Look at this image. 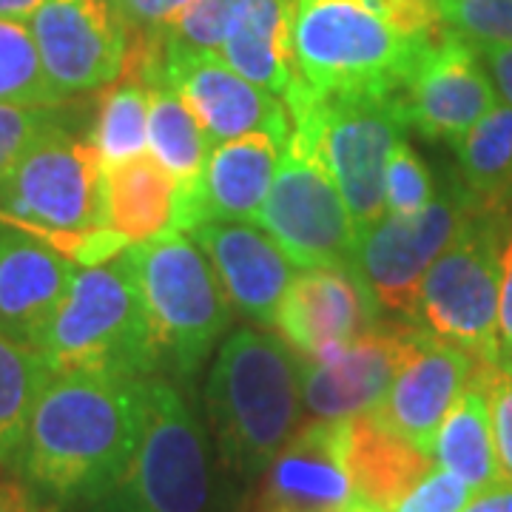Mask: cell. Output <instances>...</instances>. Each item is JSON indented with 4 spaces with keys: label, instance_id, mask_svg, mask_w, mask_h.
<instances>
[{
    "label": "cell",
    "instance_id": "obj_36",
    "mask_svg": "<svg viewBox=\"0 0 512 512\" xmlns=\"http://www.w3.org/2000/svg\"><path fill=\"white\" fill-rule=\"evenodd\" d=\"M470 498L473 490L461 478L433 464L390 512H461Z\"/></svg>",
    "mask_w": 512,
    "mask_h": 512
},
{
    "label": "cell",
    "instance_id": "obj_22",
    "mask_svg": "<svg viewBox=\"0 0 512 512\" xmlns=\"http://www.w3.org/2000/svg\"><path fill=\"white\" fill-rule=\"evenodd\" d=\"M177 214L180 185L151 151L106 165V228L126 245L180 231Z\"/></svg>",
    "mask_w": 512,
    "mask_h": 512
},
{
    "label": "cell",
    "instance_id": "obj_23",
    "mask_svg": "<svg viewBox=\"0 0 512 512\" xmlns=\"http://www.w3.org/2000/svg\"><path fill=\"white\" fill-rule=\"evenodd\" d=\"M296 0H248L222 40V60L245 80L288 97L296 83L293 57Z\"/></svg>",
    "mask_w": 512,
    "mask_h": 512
},
{
    "label": "cell",
    "instance_id": "obj_3",
    "mask_svg": "<svg viewBox=\"0 0 512 512\" xmlns=\"http://www.w3.org/2000/svg\"><path fill=\"white\" fill-rule=\"evenodd\" d=\"M433 37L402 29L387 0H296L293 12L296 74L319 94H399Z\"/></svg>",
    "mask_w": 512,
    "mask_h": 512
},
{
    "label": "cell",
    "instance_id": "obj_28",
    "mask_svg": "<svg viewBox=\"0 0 512 512\" xmlns=\"http://www.w3.org/2000/svg\"><path fill=\"white\" fill-rule=\"evenodd\" d=\"M52 370L37 348L0 333V467H12L37 396Z\"/></svg>",
    "mask_w": 512,
    "mask_h": 512
},
{
    "label": "cell",
    "instance_id": "obj_24",
    "mask_svg": "<svg viewBox=\"0 0 512 512\" xmlns=\"http://www.w3.org/2000/svg\"><path fill=\"white\" fill-rule=\"evenodd\" d=\"M433 464L430 453L390 430L376 410L348 419V470L367 504L390 512Z\"/></svg>",
    "mask_w": 512,
    "mask_h": 512
},
{
    "label": "cell",
    "instance_id": "obj_25",
    "mask_svg": "<svg viewBox=\"0 0 512 512\" xmlns=\"http://www.w3.org/2000/svg\"><path fill=\"white\" fill-rule=\"evenodd\" d=\"M211 137L168 83L148 86V151L180 185L177 228L191 231L202 220V171L211 157Z\"/></svg>",
    "mask_w": 512,
    "mask_h": 512
},
{
    "label": "cell",
    "instance_id": "obj_16",
    "mask_svg": "<svg viewBox=\"0 0 512 512\" xmlns=\"http://www.w3.org/2000/svg\"><path fill=\"white\" fill-rule=\"evenodd\" d=\"M353 501L348 421L311 419L268 464L248 512H342Z\"/></svg>",
    "mask_w": 512,
    "mask_h": 512
},
{
    "label": "cell",
    "instance_id": "obj_26",
    "mask_svg": "<svg viewBox=\"0 0 512 512\" xmlns=\"http://www.w3.org/2000/svg\"><path fill=\"white\" fill-rule=\"evenodd\" d=\"M433 461L447 473L461 478L473 493L501 481L495 461L487 387L481 382L478 370L441 421L433 441Z\"/></svg>",
    "mask_w": 512,
    "mask_h": 512
},
{
    "label": "cell",
    "instance_id": "obj_31",
    "mask_svg": "<svg viewBox=\"0 0 512 512\" xmlns=\"http://www.w3.org/2000/svg\"><path fill=\"white\" fill-rule=\"evenodd\" d=\"M436 194V180L419 157V151L407 146V140L399 143L384 171V214H419L421 208L436 200Z\"/></svg>",
    "mask_w": 512,
    "mask_h": 512
},
{
    "label": "cell",
    "instance_id": "obj_38",
    "mask_svg": "<svg viewBox=\"0 0 512 512\" xmlns=\"http://www.w3.org/2000/svg\"><path fill=\"white\" fill-rule=\"evenodd\" d=\"M498 362L512 353V205L504 211L498 259Z\"/></svg>",
    "mask_w": 512,
    "mask_h": 512
},
{
    "label": "cell",
    "instance_id": "obj_1",
    "mask_svg": "<svg viewBox=\"0 0 512 512\" xmlns=\"http://www.w3.org/2000/svg\"><path fill=\"white\" fill-rule=\"evenodd\" d=\"M146 379L66 370L37 396L9 473L49 510H89L140 439Z\"/></svg>",
    "mask_w": 512,
    "mask_h": 512
},
{
    "label": "cell",
    "instance_id": "obj_13",
    "mask_svg": "<svg viewBox=\"0 0 512 512\" xmlns=\"http://www.w3.org/2000/svg\"><path fill=\"white\" fill-rule=\"evenodd\" d=\"M29 23L49 83L63 100L123 77L128 32L109 0H43Z\"/></svg>",
    "mask_w": 512,
    "mask_h": 512
},
{
    "label": "cell",
    "instance_id": "obj_5",
    "mask_svg": "<svg viewBox=\"0 0 512 512\" xmlns=\"http://www.w3.org/2000/svg\"><path fill=\"white\" fill-rule=\"evenodd\" d=\"M299 134L328 168L356 234L384 217V171L407 134L399 94L311 92L299 77L285 97Z\"/></svg>",
    "mask_w": 512,
    "mask_h": 512
},
{
    "label": "cell",
    "instance_id": "obj_42",
    "mask_svg": "<svg viewBox=\"0 0 512 512\" xmlns=\"http://www.w3.org/2000/svg\"><path fill=\"white\" fill-rule=\"evenodd\" d=\"M40 3L43 0H0V18L26 23L40 9Z\"/></svg>",
    "mask_w": 512,
    "mask_h": 512
},
{
    "label": "cell",
    "instance_id": "obj_7",
    "mask_svg": "<svg viewBox=\"0 0 512 512\" xmlns=\"http://www.w3.org/2000/svg\"><path fill=\"white\" fill-rule=\"evenodd\" d=\"M214 493V458L191 404L168 376H148L134 453L86 512H211Z\"/></svg>",
    "mask_w": 512,
    "mask_h": 512
},
{
    "label": "cell",
    "instance_id": "obj_12",
    "mask_svg": "<svg viewBox=\"0 0 512 512\" xmlns=\"http://www.w3.org/2000/svg\"><path fill=\"white\" fill-rule=\"evenodd\" d=\"M160 80L183 97L211 143H225L251 131H265L288 146L293 120L288 103L234 72L220 52L165 43Z\"/></svg>",
    "mask_w": 512,
    "mask_h": 512
},
{
    "label": "cell",
    "instance_id": "obj_34",
    "mask_svg": "<svg viewBox=\"0 0 512 512\" xmlns=\"http://www.w3.org/2000/svg\"><path fill=\"white\" fill-rule=\"evenodd\" d=\"M60 123H66L63 106L0 103V177L32 148L37 137Z\"/></svg>",
    "mask_w": 512,
    "mask_h": 512
},
{
    "label": "cell",
    "instance_id": "obj_11",
    "mask_svg": "<svg viewBox=\"0 0 512 512\" xmlns=\"http://www.w3.org/2000/svg\"><path fill=\"white\" fill-rule=\"evenodd\" d=\"M476 205L461 188L456 174L444 180L436 200L419 214H384L356 239V274L365 282L376 308L413 319L424 274L436 256L456 237L461 222Z\"/></svg>",
    "mask_w": 512,
    "mask_h": 512
},
{
    "label": "cell",
    "instance_id": "obj_21",
    "mask_svg": "<svg viewBox=\"0 0 512 512\" xmlns=\"http://www.w3.org/2000/svg\"><path fill=\"white\" fill-rule=\"evenodd\" d=\"M282 148L265 131H251L211 148L202 171V220L254 222L271 191Z\"/></svg>",
    "mask_w": 512,
    "mask_h": 512
},
{
    "label": "cell",
    "instance_id": "obj_9",
    "mask_svg": "<svg viewBox=\"0 0 512 512\" xmlns=\"http://www.w3.org/2000/svg\"><path fill=\"white\" fill-rule=\"evenodd\" d=\"M504 211L473 208L456 237L436 256L419 288L413 325L481 365H498V259Z\"/></svg>",
    "mask_w": 512,
    "mask_h": 512
},
{
    "label": "cell",
    "instance_id": "obj_29",
    "mask_svg": "<svg viewBox=\"0 0 512 512\" xmlns=\"http://www.w3.org/2000/svg\"><path fill=\"white\" fill-rule=\"evenodd\" d=\"M103 165L123 163L148 151V86L123 74L111 83L89 131Z\"/></svg>",
    "mask_w": 512,
    "mask_h": 512
},
{
    "label": "cell",
    "instance_id": "obj_44",
    "mask_svg": "<svg viewBox=\"0 0 512 512\" xmlns=\"http://www.w3.org/2000/svg\"><path fill=\"white\" fill-rule=\"evenodd\" d=\"M498 367H501V370H507V373L512 376V353H510V356H504V359L498 362Z\"/></svg>",
    "mask_w": 512,
    "mask_h": 512
},
{
    "label": "cell",
    "instance_id": "obj_17",
    "mask_svg": "<svg viewBox=\"0 0 512 512\" xmlns=\"http://www.w3.org/2000/svg\"><path fill=\"white\" fill-rule=\"evenodd\" d=\"M373 305L353 268H308L293 276L274 328L302 365H319L373 325Z\"/></svg>",
    "mask_w": 512,
    "mask_h": 512
},
{
    "label": "cell",
    "instance_id": "obj_8",
    "mask_svg": "<svg viewBox=\"0 0 512 512\" xmlns=\"http://www.w3.org/2000/svg\"><path fill=\"white\" fill-rule=\"evenodd\" d=\"M0 222L55 242L63 254L106 228V165L89 134L49 128L0 177Z\"/></svg>",
    "mask_w": 512,
    "mask_h": 512
},
{
    "label": "cell",
    "instance_id": "obj_4",
    "mask_svg": "<svg viewBox=\"0 0 512 512\" xmlns=\"http://www.w3.org/2000/svg\"><path fill=\"white\" fill-rule=\"evenodd\" d=\"M35 348L52 373L160 376V356L128 251L77 268L72 288Z\"/></svg>",
    "mask_w": 512,
    "mask_h": 512
},
{
    "label": "cell",
    "instance_id": "obj_32",
    "mask_svg": "<svg viewBox=\"0 0 512 512\" xmlns=\"http://www.w3.org/2000/svg\"><path fill=\"white\" fill-rule=\"evenodd\" d=\"M441 26L470 43H512V0H433Z\"/></svg>",
    "mask_w": 512,
    "mask_h": 512
},
{
    "label": "cell",
    "instance_id": "obj_39",
    "mask_svg": "<svg viewBox=\"0 0 512 512\" xmlns=\"http://www.w3.org/2000/svg\"><path fill=\"white\" fill-rule=\"evenodd\" d=\"M498 97L512 106V43H473Z\"/></svg>",
    "mask_w": 512,
    "mask_h": 512
},
{
    "label": "cell",
    "instance_id": "obj_40",
    "mask_svg": "<svg viewBox=\"0 0 512 512\" xmlns=\"http://www.w3.org/2000/svg\"><path fill=\"white\" fill-rule=\"evenodd\" d=\"M0 512H55L43 507L35 495L29 493L18 478L9 476L6 467H0Z\"/></svg>",
    "mask_w": 512,
    "mask_h": 512
},
{
    "label": "cell",
    "instance_id": "obj_35",
    "mask_svg": "<svg viewBox=\"0 0 512 512\" xmlns=\"http://www.w3.org/2000/svg\"><path fill=\"white\" fill-rule=\"evenodd\" d=\"M478 373L487 387L498 473L504 481H512V376L498 365H478Z\"/></svg>",
    "mask_w": 512,
    "mask_h": 512
},
{
    "label": "cell",
    "instance_id": "obj_27",
    "mask_svg": "<svg viewBox=\"0 0 512 512\" xmlns=\"http://www.w3.org/2000/svg\"><path fill=\"white\" fill-rule=\"evenodd\" d=\"M458 183L476 208L507 211L512 205V106L498 103L456 143Z\"/></svg>",
    "mask_w": 512,
    "mask_h": 512
},
{
    "label": "cell",
    "instance_id": "obj_19",
    "mask_svg": "<svg viewBox=\"0 0 512 512\" xmlns=\"http://www.w3.org/2000/svg\"><path fill=\"white\" fill-rule=\"evenodd\" d=\"M208 256L231 308L256 325H274L293 282V262L251 222L202 220L188 231Z\"/></svg>",
    "mask_w": 512,
    "mask_h": 512
},
{
    "label": "cell",
    "instance_id": "obj_41",
    "mask_svg": "<svg viewBox=\"0 0 512 512\" xmlns=\"http://www.w3.org/2000/svg\"><path fill=\"white\" fill-rule=\"evenodd\" d=\"M461 512H512V481H495L490 487L473 493Z\"/></svg>",
    "mask_w": 512,
    "mask_h": 512
},
{
    "label": "cell",
    "instance_id": "obj_43",
    "mask_svg": "<svg viewBox=\"0 0 512 512\" xmlns=\"http://www.w3.org/2000/svg\"><path fill=\"white\" fill-rule=\"evenodd\" d=\"M342 512H387V510H382V507H373V504H367V501L359 498V501H353L348 510H342Z\"/></svg>",
    "mask_w": 512,
    "mask_h": 512
},
{
    "label": "cell",
    "instance_id": "obj_6",
    "mask_svg": "<svg viewBox=\"0 0 512 512\" xmlns=\"http://www.w3.org/2000/svg\"><path fill=\"white\" fill-rule=\"evenodd\" d=\"M126 251L143 293L160 376L194 382L234 319L220 279L194 237L183 231L128 245Z\"/></svg>",
    "mask_w": 512,
    "mask_h": 512
},
{
    "label": "cell",
    "instance_id": "obj_20",
    "mask_svg": "<svg viewBox=\"0 0 512 512\" xmlns=\"http://www.w3.org/2000/svg\"><path fill=\"white\" fill-rule=\"evenodd\" d=\"M74 274L77 262L55 242L0 222V333L35 348Z\"/></svg>",
    "mask_w": 512,
    "mask_h": 512
},
{
    "label": "cell",
    "instance_id": "obj_10",
    "mask_svg": "<svg viewBox=\"0 0 512 512\" xmlns=\"http://www.w3.org/2000/svg\"><path fill=\"white\" fill-rule=\"evenodd\" d=\"M254 222L265 228L293 268L356 265L359 234L348 205L330 180L328 168L299 134H291L288 146L282 148L271 191Z\"/></svg>",
    "mask_w": 512,
    "mask_h": 512
},
{
    "label": "cell",
    "instance_id": "obj_14",
    "mask_svg": "<svg viewBox=\"0 0 512 512\" xmlns=\"http://www.w3.org/2000/svg\"><path fill=\"white\" fill-rule=\"evenodd\" d=\"M399 100L407 126L424 140L456 143L498 106V92L476 46L441 29L416 60Z\"/></svg>",
    "mask_w": 512,
    "mask_h": 512
},
{
    "label": "cell",
    "instance_id": "obj_18",
    "mask_svg": "<svg viewBox=\"0 0 512 512\" xmlns=\"http://www.w3.org/2000/svg\"><path fill=\"white\" fill-rule=\"evenodd\" d=\"M478 365L473 353L419 328L416 345L376 413L390 430L433 456L441 421L476 376Z\"/></svg>",
    "mask_w": 512,
    "mask_h": 512
},
{
    "label": "cell",
    "instance_id": "obj_37",
    "mask_svg": "<svg viewBox=\"0 0 512 512\" xmlns=\"http://www.w3.org/2000/svg\"><path fill=\"white\" fill-rule=\"evenodd\" d=\"M128 37H163L191 0H109Z\"/></svg>",
    "mask_w": 512,
    "mask_h": 512
},
{
    "label": "cell",
    "instance_id": "obj_33",
    "mask_svg": "<svg viewBox=\"0 0 512 512\" xmlns=\"http://www.w3.org/2000/svg\"><path fill=\"white\" fill-rule=\"evenodd\" d=\"M248 0H191V6L177 18V23L163 35L165 43H177L188 49L220 52L222 40L231 23L237 20Z\"/></svg>",
    "mask_w": 512,
    "mask_h": 512
},
{
    "label": "cell",
    "instance_id": "obj_15",
    "mask_svg": "<svg viewBox=\"0 0 512 512\" xmlns=\"http://www.w3.org/2000/svg\"><path fill=\"white\" fill-rule=\"evenodd\" d=\"M413 322L370 325L319 365H302L305 413L316 421H348L376 410L416 345Z\"/></svg>",
    "mask_w": 512,
    "mask_h": 512
},
{
    "label": "cell",
    "instance_id": "obj_30",
    "mask_svg": "<svg viewBox=\"0 0 512 512\" xmlns=\"http://www.w3.org/2000/svg\"><path fill=\"white\" fill-rule=\"evenodd\" d=\"M0 103L63 106L66 100L49 83L37 55L29 23L0 18Z\"/></svg>",
    "mask_w": 512,
    "mask_h": 512
},
{
    "label": "cell",
    "instance_id": "obj_2",
    "mask_svg": "<svg viewBox=\"0 0 512 512\" xmlns=\"http://www.w3.org/2000/svg\"><path fill=\"white\" fill-rule=\"evenodd\" d=\"M202 404L222 467L254 481L302 427V362L279 333L234 330L211 362Z\"/></svg>",
    "mask_w": 512,
    "mask_h": 512
}]
</instances>
